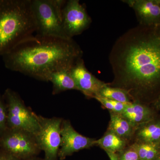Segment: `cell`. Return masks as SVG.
Listing matches in <instances>:
<instances>
[{"label": "cell", "mask_w": 160, "mask_h": 160, "mask_svg": "<svg viewBox=\"0 0 160 160\" xmlns=\"http://www.w3.org/2000/svg\"><path fill=\"white\" fill-rule=\"evenodd\" d=\"M109 61L114 77L109 86L125 90L133 102H154L160 96V24L126 31L112 46Z\"/></svg>", "instance_id": "cell-1"}, {"label": "cell", "mask_w": 160, "mask_h": 160, "mask_svg": "<svg viewBox=\"0 0 160 160\" xmlns=\"http://www.w3.org/2000/svg\"><path fill=\"white\" fill-rule=\"evenodd\" d=\"M83 51L72 38L36 34L27 38L2 56L5 67L39 81L49 75L70 69Z\"/></svg>", "instance_id": "cell-2"}, {"label": "cell", "mask_w": 160, "mask_h": 160, "mask_svg": "<svg viewBox=\"0 0 160 160\" xmlns=\"http://www.w3.org/2000/svg\"><path fill=\"white\" fill-rule=\"evenodd\" d=\"M31 0H0V57L36 32Z\"/></svg>", "instance_id": "cell-3"}, {"label": "cell", "mask_w": 160, "mask_h": 160, "mask_svg": "<svg viewBox=\"0 0 160 160\" xmlns=\"http://www.w3.org/2000/svg\"><path fill=\"white\" fill-rule=\"evenodd\" d=\"M66 1L31 0L37 27V34L69 38L64 32L62 24V11Z\"/></svg>", "instance_id": "cell-4"}, {"label": "cell", "mask_w": 160, "mask_h": 160, "mask_svg": "<svg viewBox=\"0 0 160 160\" xmlns=\"http://www.w3.org/2000/svg\"><path fill=\"white\" fill-rule=\"evenodd\" d=\"M3 97L7 107V128L36 134L40 128L36 114L26 106L19 95L8 88Z\"/></svg>", "instance_id": "cell-5"}, {"label": "cell", "mask_w": 160, "mask_h": 160, "mask_svg": "<svg viewBox=\"0 0 160 160\" xmlns=\"http://www.w3.org/2000/svg\"><path fill=\"white\" fill-rule=\"evenodd\" d=\"M0 149L22 160L36 157L42 151L35 135L8 128L0 135Z\"/></svg>", "instance_id": "cell-6"}, {"label": "cell", "mask_w": 160, "mask_h": 160, "mask_svg": "<svg viewBox=\"0 0 160 160\" xmlns=\"http://www.w3.org/2000/svg\"><path fill=\"white\" fill-rule=\"evenodd\" d=\"M39 129L36 134L40 149L44 152L45 160H58L61 143V126L63 119L47 118L36 114Z\"/></svg>", "instance_id": "cell-7"}, {"label": "cell", "mask_w": 160, "mask_h": 160, "mask_svg": "<svg viewBox=\"0 0 160 160\" xmlns=\"http://www.w3.org/2000/svg\"><path fill=\"white\" fill-rule=\"evenodd\" d=\"M92 19L79 0L66 1L62 11V24L69 38L82 34L91 25Z\"/></svg>", "instance_id": "cell-8"}, {"label": "cell", "mask_w": 160, "mask_h": 160, "mask_svg": "<svg viewBox=\"0 0 160 160\" xmlns=\"http://www.w3.org/2000/svg\"><path fill=\"white\" fill-rule=\"evenodd\" d=\"M96 140L80 134L75 130L69 120H63L58 158L64 160L75 152L89 149L96 146Z\"/></svg>", "instance_id": "cell-9"}, {"label": "cell", "mask_w": 160, "mask_h": 160, "mask_svg": "<svg viewBox=\"0 0 160 160\" xmlns=\"http://www.w3.org/2000/svg\"><path fill=\"white\" fill-rule=\"evenodd\" d=\"M70 72L78 91L89 98H94L108 84L95 77L87 69L82 58L73 65Z\"/></svg>", "instance_id": "cell-10"}, {"label": "cell", "mask_w": 160, "mask_h": 160, "mask_svg": "<svg viewBox=\"0 0 160 160\" xmlns=\"http://www.w3.org/2000/svg\"><path fill=\"white\" fill-rule=\"evenodd\" d=\"M122 1L134 10L139 25L150 26L160 24L159 0Z\"/></svg>", "instance_id": "cell-11"}, {"label": "cell", "mask_w": 160, "mask_h": 160, "mask_svg": "<svg viewBox=\"0 0 160 160\" xmlns=\"http://www.w3.org/2000/svg\"><path fill=\"white\" fill-rule=\"evenodd\" d=\"M120 114L136 129L140 125L156 118L154 112L150 107L138 102L127 104L124 111Z\"/></svg>", "instance_id": "cell-12"}, {"label": "cell", "mask_w": 160, "mask_h": 160, "mask_svg": "<svg viewBox=\"0 0 160 160\" xmlns=\"http://www.w3.org/2000/svg\"><path fill=\"white\" fill-rule=\"evenodd\" d=\"M134 135L139 142H160V118H155L138 126Z\"/></svg>", "instance_id": "cell-13"}, {"label": "cell", "mask_w": 160, "mask_h": 160, "mask_svg": "<svg viewBox=\"0 0 160 160\" xmlns=\"http://www.w3.org/2000/svg\"><path fill=\"white\" fill-rule=\"evenodd\" d=\"M70 70L66 69L54 72L49 75L48 82L52 83V94H58L68 90H78L70 74Z\"/></svg>", "instance_id": "cell-14"}, {"label": "cell", "mask_w": 160, "mask_h": 160, "mask_svg": "<svg viewBox=\"0 0 160 160\" xmlns=\"http://www.w3.org/2000/svg\"><path fill=\"white\" fill-rule=\"evenodd\" d=\"M110 112V120L108 130L128 142L134 135L136 128L121 114Z\"/></svg>", "instance_id": "cell-15"}, {"label": "cell", "mask_w": 160, "mask_h": 160, "mask_svg": "<svg viewBox=\"0 0 160 160\" xmlns=\"http://www.w3.org/2000/svg\"><path fill=\"white\" fill-rule=\"evenodd\" d=\"M127 142L112 132L107 130L101 138L96 140V146L104 149L106 152L117 153L127 147Z\"/></svg>", "instance_id": "cell-16"}, {"label": "cell", "mask_w": 160, "mask_h": 160, "mask_svg": "<svg viewBox=\"0 0 160 160\" xmlns=\"http://www.w3.org/2000/svg\"><path fill=\"white\" fill-rule=\"evenodd\" d=\"M132 145L137 151L140 160H152L160 154V142L148 143L136 142Z\"/></svg>", "instance_id": "cell-17"}, {"label": "cell", "mask_w": 160, "mask_h": 160, "mask_svg": "<svg viewBox=\"0 0 160 160\" xmlns=\"http://www.w3.org/2000/svg\"><path fill=\"white\" fill-rule=\"evenodd\" d=\"M98 95L125 104L132 102L131 98L125 90L109 86L108 84L101 89Z\"/></svg>", "instance_id": "cell-18"}, {"label": "cell", "mask_w": 160, "mask_h": 160, "mask_svg": "<svg viewBox=\"0 0 160 160\" xmlns=\"http://www.w3.org/2000/svg\"><path fill=\"white\" fill-rule=\"evenodd\" d=\"M93 98L98 101L104 107L111 112L119 114H121L124 111L127 105V104L106 98L98 95H96Z\"/></svg>", "instance_id": "cell-19"}, {"label": "cell", "mask_w": 160, "mask_h": 160, "mask_svg": "<svg viewBox=\"0 0 160 160\" xmlns=\"http://www.w3.org/2000/svg\"><path fill=\"white\" fill-rule=\"evenodd\" d=\"M7 107L3 97L0 94V135L7 128Z\"/></svg>", "instance_id": "cell-20"}, {"label": "cell", "mask_w": 160, "mask_h": 160, "mask_svg": "<svg viewBox=\"0 0 160 160\" xmlns=\"http://www.w3.org/2000/svg\"><path fill=\"white\" fill-rule=\"evenodd\" d=\"M120 160H140L137 151L131 146L117 153Z\"/></svg>", "instance_id": "cell-21"}, {"label": "cell", "mask_w": 160, "mask_h": 160, "mask_svg": "<svg viewBox=\"0 0 160 160\" xmlns=\"http://www.w3.org/2000/svg\"><path fill=\"white\" fill-rule=\"evenodd\" d=\"M0 160H22L0 149Z\"/></svg>", "instance_id": "cell-22"}, {"label": "cell", "mask_w": 160, "mask_h": 160, "mask_svg": "<svg viewBox=\"0 0 160 160\" xmlns=\"http://www.w3.org/2000/svg\"><path fill=\"white\" fill-rule=\"evenodd\" d=\"M110 160H120L117 153L113 152H106Z\"/></svg>", "instance_id": "cell-23"}, {"label": "cell", "mask_w": 160, "mask_h": 160, "mask_svg": "<svg viewBox=\"0 0 160 160\" xmlns=\"http://www.w3.org/2000/svg\"><path fill=\"white\" fill-rule=\"evenodd\" d=\"M153 103L155 107L160 110V96Z\"/></svg>", "instance_id": "cell-24"}, {"label": "cell", "mask_w": 160, "mask_h": 160, "mask_svg": "<svg viewBox=\"0 0 160 160\" xmlns=\"http://www.w3.org/2000/svg\"><path fill=\"white\" fill-rule=\"evenodd\" d=\"M28 160H45L44 159L42 158H40L38 157H34L33 158H32Z\"/></svg>", "instance_id": "cell-25"}, {"label": "cell", "mask_w": 160, "mask_h": 160, "mask_svg": "<svg viewBox=\"0 0 160 160\" xmlns=\"http://www.w3.org/2000/svg\"><path fill=\"white\" fill-rule=\"evenodd\" d=\"M152 160H160V154Z\"/></svg>", "instance_id": "cell-26"}, {"label": "cell", "mask_w": 160, "mask_h": 160, "mask_svg": "<svg viewBox=\"0 0 160 160\" xmlns=\"http://www.w3.org/2000/svg\"><path fill=\"white\" fill-rule=\"evenodd\" d=\"M159 4H160V0H159Z\"/></svg>", "instance_id": "cell-27"}]
</instances>
